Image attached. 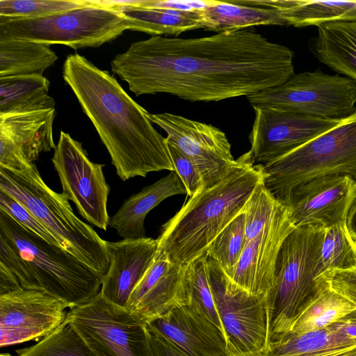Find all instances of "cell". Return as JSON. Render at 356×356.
<instances>
[{
    "instance_id": "cell-38",
    "label": "cell",
    "mask_w": 356,
    "mask_h": 356,
    "mask_svg": "<svg viewBox=\"0 0 356 356\" xmlns=\"http://www.w3.org/2000/svg\"><path fill=\"white\" fill-rule=\"evenodd\" d=\"M168 147L174 170L182 181L187 194L191 197L204 189L203 179L193 161L168 143Z\"/></svg>"
},
{
    "instance_id": "cell-44",
    "label": "cell",
    "mask_w": 356,
    "mask_h": 356,
    "mask_svg": "<svg viewBox=\"0 0 356 356\" xmlns=\"http://www.w3.org/2000/svg\"><path fill=\"white\" fill-rule=\"evenodd\" d=\"M346 224L351 236L356 240V198L348 212Z\"/></svg>"
},
{
    "instance_id": "cell-45",
    "label": "cell",
    "mask_w": 356,
    "mask_h": 356,
    "mask_svg": "<svg viewBox=\"0 0 356 356\" xmlns=\"http://www.w3.org/2000/svg\"><path fill=\"white\" fill-rule=\"evenodd\" d=\"M234 356H258L257 353L236 354Z\"/></svg>"
},
{
    "instance_id": "cell-22",
    "label": "cell",
    "mask_w": 356,
    "mask_h": 356,
    "mask_svg": "<svg viewBox=\"0 0 356 356\" xmlns=\"http://www.w3.org/2000/svg\"><path fill=\"white\" fill-rule=\"evenodd\" d=\"M187 194L186 189L174 170L153 184L127 198L110 218L108 226L126 238L146 237L144 225L148 213L162 201L172 195Z\"/></svg>"
},
{
    "instance_id": "cell-4",
    "label": "cell",
    "mask_w": 356,
    "mask_h": 356,
    "mask_svg": "<svg viewBox=\"0 0 356 356\" xmlns=\"http://www.w3.org/2000/svg\"><path fill=\"white\" fill-rule=\"evenodd\" d=\"M0 264L17 277L22 288L46 293L70 307L86 303L98 294L104 277L1 209Z\"/></svg>"
},
{
    "instance_id": "cell-5",
    "label": "cell",
    "mask_w": 356,
    "mask_h": 356,
    "mask_svg": "<svg viewBox=\"0 0 356 356\" xmlns=\"http://www.w3.org/2000/svg\"><path fill=\"white\" fill-rule=\"evenodd\" d=\"M0 190L27 209L60 247L105 275L110 265L106 241L74 214L64 193L45 184L35 163L19 171L0 168Z\"/></svg>"
},
{
    "instance_id": "cell-25",
    "label": "cell",
    "mask_w": 356,
    "mask_h": 356,
    "mask_svg": "<svg viewBox=\"0 0 356 356\" xmlns=\"http://www.w3.org/2000/svg\"><path fill=\"white\" fill-rule=\"evenodd\" d=\"M258 356H356V341L329 327L306 333L288 332Z\"/></svg>"
},
{
    "instance_id": "cell-41",
    "label": "cell",
    "mask_w": 356,
    "mask_h": 356,
    "mask_svg": "<svg viewBox=\"0 0 356 356\" xmlns=\"http://www.w3.org/2000/svg\"><path fill=\"white\" fill-rule=\"evenodd\" d=\"M149 339L152 356H189L166 339L150 332Z\"/></svg>"
},
{
    "instance_id": "cell-32",
    "label": "cell",
    "mask_w": 356,
    "mask_h": 356,
    "mask_svg": "<svg viewBox=\"0 0 356 356\" xmlns=\"http://www.w3.org/2000/svg\"><path fill=\"white\" fill-rule=\"evenodd\" d=\"M208 259L209 256L206 252L184 266L189 285L190 305L213 323L229 343L211 287Z\"/></svg>"
},
{
    "instance_id": "cell-36",
    "label": "cell",
    "mask_w": 356,
    "mask_h": 356,
    "mask_svg": "<svg viewBox=\"0 0 356 356\" xmlns=\"http://www.w3.org/2000/svg\"><path fill=\"white\" fill-rule=\"evenodd\" d=\"M279 204L280 202L266 188L261 179L245 206V244L259 234L271 218Z\"/></svg>"
},
{
    "instance_id": "cell-11",
    "label": "cell",
    "mask_w": 356,
    "mask_h": 356,
    "mask_svg": "<svg viewBox=\"0 0 356 356\" xmlns=\"http://www.w3.org/2000/svg\"><path fill=\"white\" fill-rule=\"evenodd\" d=\"M213 295L234 355L266 350L272 340V309L266 296L252 295L235 285L209 257Z\"/></svg>"
},
{
    "instance_id": "cell-28",
    "label": "cell",
    "mask_w": 356,
    "mask_h": 356,
    "mask_svg": "<svg viewBox=\"0 0 356 356\" xmlns=\"http://www.w3.org/2000/svg\"><path fill=\"white\" fill-rule=\"evenodd\" d=\"M58 60L49 45L27 40L0 38V77L39 74Z\"/></svg>"
},
{
    "instance_id": "cell-2",
    "label": "cell",
    "mask_w": 356,
    "mask_h": 356,
    "mask_svg": "<svg viewBox=\"0 0 356 356\" xmlns=\"http://www.w3.org/2000/svg\"><path fill=\"white\" fill-rule=\"evenodd\" d=\"M63 76L106 147L122 181L151 172L174 171L166 138L149 114L108 72L78 54L69 55Z\"/></svg>"
},
{
    "instance_id": "cell-24",
    "label": "cell",
    "mask_w": 356,
    "mask_h": 356,
    "mask_svg": "<svg viewBox=\"0 0 356 356\" xmlns=\"http://www.w3.org/2000/svg\"><path fill=\"white\" fill-rule=\"evenodd\" d=\"M309 47L321 63L356 81V20L319 25Z\"/></svg>"
},
{
    "instance_id": "cell-40",
    "label": "cell",
    "mask_w": 356,
    "mask_h": 356,
    "mask_svg": "<svg viewBox=\"0 0 356 356\" xmlns=\"http://www.w3.org/2000/svg\"><path fill=\"white\" fill-rule=\"evenodd\" d=\"M214 0L207 1H166V0H141L140 7L171 9L183 11L204 10L212 5Z\"/></svg>"
},
{
    "instance_id": "cell-7",
    "label": "cell",
    "mask_w": 356,
    "mask_h": 356,
    "mask_svg": "<svg viewBox=\"0 0 356 356\" xmlns=\"http://www.w3.org/2000/svg\"><path fill=\"white\" fill-rule=\"evenodd\" d=\"M329 175L356 181V110L309 142L262 165L264 184L278 201L300 184Z\"/></svg>"
},
{
    "instance_id": "cell-9",
    "label": "cell",
    "mask_w": 356,
    "mask_h": 356,
    "mask_svg": "<svg viewBox=\"0 0 356 356\" xmlns=\"http://www.w3.org/2000/svg\"><path fill=\"white\" fill-rule=\"evenodd\" d=\"M69 309L65 321L93 356H152L147 325L127 308L106 300L100 292Z\"/></svg>"
},
{
    "instance_id": "cell-26",
    "label": "cell",
    "mask_w": 356,
    "mask_h": 356,
    "mask_svg": "<svg viewBox=\"0 0 356 356\" xmlns=\"http://www.w3.org/2000/svg\"><path fill=\"white\" fill-rule=\"evenodd\" d=\"M120 9L129 20V30L153 36L177 35L185 31L207 27L203 10L183 11L140 6H124Z\"/></svg>"
},
{
    "instance_id": "cell-23",
    "label": "cell",
    "mask_w": 356,
    "mask_h": 356,
    "mask_svg": "<svg viewBox=\"0 0 356 356\" xmlns=\"http://www.w3.org/2000/svg\"><path fill=\"white\" fill-rule=\"evenodd\" d=\"M203 13L206 30L218 33L259 25L286 26L279 0H214Z\"/></svg>"
},
{
    "instance_id": "cell-34",
    "label": "cell",
    "mask_w": 356,
    "mask_h": 356,
    "mask_svg": "<svg viewBox=\"0 0 356 356\" xmlns=\"http://www.w3.org/2000/svg\"><path fill=\"white\" fill-rule=\"evenodd\" d=\"M245 209L211 242L207 252L231 278L245 245Z\"/></svg>"
},
{
    "instance_id": "cell-17",
    "label": "cell",
    "mask_w": 356,
    "mask_h": 356,
    "mask_svg": "<svg viewBox=\"0 0 356 356\" xmlns=\"http://www.w3.org/2000/svg\"><path fill=\"white\" fill-rule=\"evenodd\" d=\"M295 227L288 207L280 202L269 221L245 244L232 282L252 295L267 296L273 285L281 245Z\"/></svg>"
},
{
    "instance_id": "cell-37",
    "label": "cell",
    "mask_w": 356,
    "mask_h": 356,
    "mask_svg": "<svg viewBox=\"0 0 356 356\" xmlns=\"http://www.w3.org/2000/svg\"><path fill=\"white\" fill-rule=\"evenodd\" d=\"M0 209L26 229L49 243L60 246L56 238L27 209L1 190Z\"/></svg>"
},
{
    "instance_id": "cell-39",
    "label": "cell",
    "mask_w": 356,
    "mask_h": 356,
    "mask_svg": "<svg viewBox=\"0 0 356 356\" xmlns=\"http://www.w3.org/2000/svg\"><path fill=\"white\" fill-rule=\"evenodd\" d=\"M330 289L356 305V270L332 273Z\"/></svg>"
},
{
    "instance_id": "cell-19",
    "label": "cell",
    "mask_w": 356,
    "mask_h": 356,
    "mask_svg": "<svg viewBox=\"0 0 356 356\" xmlns=\"http://www.w3.org/2000/svg\"><path fill=\"white\" fill-rule=\"evenodd\" d=\"M190 302L184 267L172 264L157 250L153 263L133 291L125 308L148 325Z\"/></svg>"
},
{
    "instance_id": "cell-31",
    "label": "cell",
    "mask_w": 356,
    "mask_h": 356,
    "mask_svg": "<svg viewBox=\"0 0 356 356\" xmlns=\"http://www.w3.org/2000/svg\"><path fill=\"white\" fill-rule=\"evenodd\" d=\"M355 309L353 302L330 289L305 309L289 332L302 334L325 329Z\"/></svg>"
},
{
    "instance_id": "cell-3",
    "label": "cell",
    "mask_w": 356,
    "mask_h": 356,
    "mask_svg": "<svg viewBox=\"0 0 356 356\" xmlns=\"http://www.w3.org/2000/svg\"><path fill=\"white\" fill-rule=\"evenodd\" d=\"M240 165L216 186L190 199L163 225L158 250L180 267L207 252L216 237L244 209L262 179V165L253 164L244 154Z\"/></svg>"
},
{
    "instance_id": "cell-46",
    "label": "cell",
    "mask_w": 356,
    "mask_h": 356,
    "mask_svg": "<svg viewBox=\"0 0 356 356\" xmlns=\"http://www.w3.org/2000/svg\"><path fill=\"white\" fill-rule=\"evenodd\" d=\"M0 356H12V355L8 353H1Z\"/></svg>"
},
{
    "instance_id": "cell-20",
    "label": "cell",
    "mask_w": 356,
    "mask_h": 356,
    "mask_svg": "<svg viewBox=\"0 0 356 356\" xmlns=\"http://www.w3.org/2000/svg\"><path fill=\"white\" fill-rule=\"evenodd\" d=\"M147 328L189 356H233L222 332L191 305L172 309Z\"/></svg>"
},
{
    "instance_id": "cell-21",
    "label": "cell",
    "mask_w": 356,
    "mask_h": 356,
    "mask_svg": "<svg viewBox=\"0 0 356 356\" xmlns=\"http://www.w3.org/2000/svg\"><path fill=\"white\" fill-rule=\"evenodd\" d=\"M110 259L100 293L108 301L126 307L129 298L151 266L158 250L157 239L149 237L106 241Z\"/></svg>"
},
{
    "instance_id": "cell-29",
    "label": "cell",
    "mask_w": 356,
    "mask_h": 356,
    "mask_svg": "<svg viewBox=\"0 0 356 356\" xmlns=\"http://www.w3.org/2000/svg\"><path fill=\"white\" fill-rule=\"evenodd\" d=\"M286 26L302 28L356 20V1L279 0Z\"/></svg>"
},
{
    "instance_id": "cell-6",
    "label": "cell",
    "mask_w": 356,
    "mask_h": 356,
    "mask_svg": "<svg viewBox=\"0 0 356 356\" xmlns=\"http://www.w3.org/2000/svg\"><path fill=\"white\" fill-rule=\"evenodd\" d=\"M323 236L324 229L319 226H298L281 245L267 296L273 316L272 340L289 332L305 309L330 289V281L316 275Z\"/></svg>"
},
{
    "instance_id": "cell-15",
    "label": "cell",
    "mask_w": 356,
    "mask_h": 356,
    "mask_svg": "<svg viewBox=\"0 0 356 356\" xmlns=\"http://www.w3.org/2000/svg\"><path fill=\"white\" fill-rule=\"evenodd\" d=\"M66 302L46 293L22 288L0 295V346L38 340L67 317Z\"/></svg>"
},
{
    "instance_id": "cell-27",
    "label": "cell",
    "mask_w": 356,
    "mask_h": 356,
    "mask_svg": "<svg viewBox=\"0 0 356 356\" xmlns=\"http://www.w3.org/2000/svg\"><path fill=\"white\" fill-rule=\"evenodd\" d=\"M49 81L39 74L0 77V115L55 108Z\"/></svg>"
},
{
    "instance_id": "cell-42",
    "label": "cell",
    "mask_w": 356,
    "mask_h": 356,
    "mask_svg": "<svg viewBox=\"0 0 356 356\" xmlns=\"http://www.w3.org/2000/svg\"><path fill=\"white\" fill-rule=\"evenodd\" d=\"M327 327L356 341V309Z\"/></svg>"
},
{
    "instance_id": "cell-14",
    "label": "cell",
    "mask_w": 356,
    "mask_h": 356,
    "mask_svg": "<svg viewBox=\"0 0 356 356\" xmlns=\"http://www.w3.org/2000/svg\"><path fill=\"white\" fill-rule=\"evenodd\" d=\"M245 154L253 164H266L337 125L341 120L310 116L273 106H257Z\"/></svg>"
},
{
    "instance_id": "cell-35",
    "label": "cell",
    "mask_w": 356,
    "mask_h": 356,
    "mask_svg": "<svg viewBox=\"0 0 356 356\" xmlns=\"http://www.w3.org/2000/svg\"><path fill=\"white\" fill-rule=\"evenodd\" d=\"M90 0H0V16L36 18L90 5Z\"/></svg>"
},
{
    "instance_id": "cell-8",
    "label": "cell",
    "mask_w": 356,
    "mask_h": 356,
    "mask_svg": "<svg viewBox=\"0 0 356 356\" xmlns=\"http://www.w3.org/2000/svg\"><path fill=\"white\" fill-rule=\"evenodd\" d=\"M74 10L36 18L0 16V38L63 44L74 49L96 47L129 30L121 9L104 6L97 0Z\"/></svg>"
},
{
    "instance_id": "cell-13",
    "label": "cell",
    "mask_w": 356,
    "mask_h": 356,
    "mask_svg": "<svg viewBox=\"0 0 356 356\" xmlns=\"http://www.w3.org/2000/svg\"><path fill=\"white\" fill-rule=\"evenodd\" d=\"M152 123L167 134V142L188 156L198 168L204 188L229 176L241 164L231 152V144L220 129L170 113L149 114Z\"/></svg>"
},
{
    "instance_id": "cell-18",
    "label": "cell",
    "mask_w": 356,
    "mask_h": 356,
    "mask_svg": "<svg viewBox=\"0 0 356 356\" xmlns=\"http://www.w3.org/2000/svg\"><path fill=\"white\" fill-rule=\"evenodd\" d=\"M55 108L0 115V168L19 171L56 147Z\"/></svg>"
},
{
    "instance_id": "cell-16",
    "label": "cell",
    "mask_w": 356,
    "mask_h": 356,
    "mask_svg": "<svg viewBox=\"0 0 356 356\" xmlns=\"http://www.w3.org/2000/svg\"><path fill=\"white\" fill-rule=\"evenodd\" d=\"M356 198V181L346 175L320 176L296 186L280 201L295 227L323 229L346 222Z\"/></svg>"
},
{
    "instance_id": "cell-30",
    "label": "cell",
    "mask_w": 356,
    "mask_h": 356,
    "mask_svg": "<svg viewBox=\"0 0 356 356\" xmlns=\"http://www.w3.org/2000/svg\"><path fill=\"white\" fill-rule=\"evenodd\" d=\"M356 270V240L346 222L324 229V236L316 265L318 279L330 282L335 272Z\"/></svg>"
},
{
    "instance_id": "cell-43",
    "label": "cell",
    "mask_w": 356,
    "mask_h": 356,
    "mask_svg": "<svg viewBox=\"0 0 356 356\" xmlns=\"http://www.w3.org/2000/svg\"><path fill=\"white\" fill-rule=\"evenodd\" d=\"M22 289L17 277L7 267L0 264V295Z\"/></svg>"
},
{
    "instance_id": "cell-33",
    "label": "cell",
    "mask_w": 356,
    "mask_h": 356,
    "mask_svg": "<svg viewBox=\"0 0 356 356\" xmlns=\"http://www.w3.org/2000/svg\"><path fill=\"white\" fill-rule=\"evenodd\" d=\"M17 356H93L83 340L64 321L36 343L15 350Z\"/></svg>"
},
{
    "instance_id": "cell-1",
    "label": "cell",
    "mask_w": 356,
    "mask_h": 356,
    "mask_svg": "<svg viewBox=\"0 0 356 356\" xmlns=\"http://www.w3.org/2000/svg\"><path fill=\"white\" fill-rule=\"evenodd\" d=\"M293 58L286 46L247 29L194 38L152 36L117 54L111 66L136 96L218 102L283 84L295 74Z\"/></svg>"
},
{
    "instance_id": "cell-12",
    "label": "cell",
    "mask_w": 356,
    "mask_h": 356,
    "mask_svg": "<svg viewBox=\"0 0 356 356\" xmlns=\"http://www.w3.org/2000/svg\"><path fill=\"white\" fill-rule=\"evenodd\" d=\"M51 162L58 175L63 193L72 200L79 213L92 225L107 230L110 186L103 173L104 164L91 161L82 143L60 131Z\"/></svg>"
},
{
    "instance_id": "cell-10",
    "label": "cell",
    "mask_w": 356,
    "mask_h": 356,
    "mask_svg": "<svg viewBox=\"0 0 356 356\" xmlns=\"http://www.w3.org/2000/svg\"><path fill=\"white\" fill-rule=\"evenodd\" d=\"M251 106H273L321 118L342 120L355 110L356 81L316 70L247 96Z\"/></svg>"
}]
</instances>
